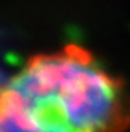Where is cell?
I'll use <instances>...</instances> for the list:
<instances>
[{
  "mask_svg": "<svg viewBox=\"0 0 130 132\" xmlns=\"http://www.w3.org/2000/svg\"><path fill=\"white\" fill-rule=\"evenodd\" d=\"M130 93L85 47L33 55L8 80L0 132H123Z\"/></svg>",
  "mask_w": 130,
  "mask_h": 132,
  "instance_id": "6da1fadb",
  "label": "cell"
}]
</instances>
